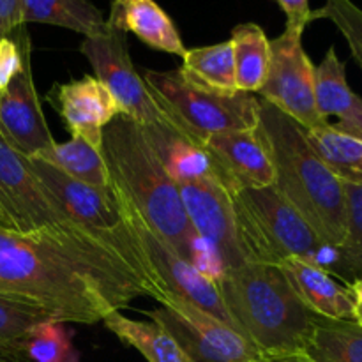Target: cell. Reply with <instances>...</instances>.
<instances>
[{"instance_id":"1","label":"cell","mask_w":362,"mask_h":362,"mask_svg":"<svg viewBox=\"0 0 362 362\" xmlns=\"http://www.w3.org/2000/svg\"><path fill=\"white\" fill-rule=\"evenodd\" d=\"M0 290L45 308L64 324H98L133 299L147 279L106 240L73 226L18 233L0 228Z\"/></svg>"},{"instance_id":"2","label":"cell","mask_w":362,"mask_h":362,"mask_svg":"<svg viewBox=\"0 0 362 362\" xmlns=\"http://www.w3.org/2000/svg\"><path fill=\"white\" fill-rule=\"evenodd\" d=\"M110 179L124 191L148 226L197 271L218 281L225 265L193 232L179 186L168 175L144 126L119 115L106 126L101 145Z\"/></svg>"},{"instance_id":"3","label":"cell","mask_w":362,"mask_h":362,"mask_svg":"<svg viewBox=\"0 0 362 362\" xmlns=\"http://www.w3.org/2000/svg\"><path fill=\"white\" fill-rule=\"evenodd\" d=\"M260 101V126L274 165V186L297 209L325 246L345 239L346 197L343 180L325 165L300 124Z\"/></svg>"},{"instance_id":"4","label":"cell","mask_w":362,"mask_h":362,"mask_svg":"<svg viewBox=\"0 0 362 362\" xmlns=\"http://www.w3.org/2000/svg\"><path fill=\"white\" fill-rule=\"evenodd\" d=\"M214 283L237 331L264 356H300L317 315L300 303L278 265L246 264Z\"/></svg>"},{"instance_id":"5","label":"cell","mask_w":362,"mask_h":362,"mask_svg":"<svg viewBox=\"0 0 362 362\" xmlns=\"http://www.w3.org/2000/svg\"><path fill=\"white\" fill-rule=\"evenodd\" d=\"M237 230L250 264L279 265L288 258L317 262L320 237L272 184L232 194Z\"/></svg>"},{"instance_id":"6","label":"cell","mask_w":362,"mask_h":362,"mask_svg":"<svg viewBox=\"0 0 362 362\" xmlns=\"http://www.w3.org/2000/svg\"><path fill=\"white\" fill-rule=\"evenodd\" d=\"M144 80L170 126L202 147L212 134L253 129L260 122V101L253 94L200 90L187 83L179 69L147 71Z\"/></svg>"},{"instance_id":"7","label":"cell","mask_w":362,"mask_h":362,"mask_svg":"<svg viewBox=\"0 0 362 362\" xmlns=\"http://www.w3.org/2000/svg\"><path fill=\"white\" fill-rule=\"evenodd\" d=\"M30 159V165L37 175L39 182L45 186V189L48 191V194L53 198L57 207L62 211V214L76 226L112 244L147 279L156 296L154 285L140 264L136 246H134L129 228L122 218L112 182L108 187H95L66 175L42 159ZM154 296H152V299H154Z\"/></svg>"},{"instance_id":"8","label":"cell","mask_w":362,"mask_h":362,"mask_svg":"<svg viewBox=\"0 0 362 362\" xmlns=\"http://www.w3.org/2000/svg\"><path fill=\"white\" fill-rule=\"evenodd\" d=\"M112 187L117 202H119L124 221H126L134 246H136L141 267L147 272L148 279L156 288L154 300L159 293H172V296L184 297L207 313H211L212 317L235 327L221 297H219L216 283L202 274L200 271H197L193 265L187 264L182 257H179L175 250H172L145 223L136 207L131 204L129 198L124 194V191L115 182H112Z\"/></svg>"},{"instance_id":"9","label":"cell","mask_w":362,"mask_h":362,"mask_svg":"<svg viewBox=\"0 0 362 362\" xmlns=\"http://www.w3.org/2000/svg\"><path fill=\"white\" fill-rule=\"evenodd\" d=\"M156 300L161 308L147 315L175 338L193 362H257L264 357L235 327L191 300L172 293H159Z\"/></svg>"},{"instance_id":"10","label":"cell","mask_w":362,"mask_h":362,"mask_svg":"<svg viewBox=\"0 0 362 362\" xmlns=\"http://www.w3.org/2000/svg\"><path fill=\"white\" fill-rule=\"evenodd\" d=\"M73 226L39 182L30 159L0 133V228L35 233Z\"/></svg>"},{"instance_id":"11","label":"cell","mask_w":362,"mask_h":362,"mask_svg":"<svg viewBox=\"0 0 362 362\" xmlns=\"http://www.w3.org/2000/svg\"><path fill=\"white\" fill-rule=\"evenodd\" d=\"M80 52L94 69L95 78L119 103L120 115L129 117L141 126H170L144 76L131 60L124 32L108 27L105 34L85 37Z\"/></svg>"},{"instance_id":"12","label":"cell","mask_w":362,"mask_h":362,"mask_svg":"<svg viewBox=\"0 0 362 362\" xmlns=\"http://www.w3.org/2000/svg\"><path fill=\"white\" fill-rule=\"evenodd\" d=\"M258 98L267 101L304 129L329 120L318 113L315 98V64L303 48V34L285 28L271 39V64Z\"/></svg>"},{"instance_id":"13","label":"cell","mask_w":362,"mask_h":362,"mask_svg":"<svg viewBox=\"0 0 362 362\" xmlns=\"http://www.w3.org/2000/svg\"><path fill=\"white\" fill-rule=\"evenodd\" d=\"M187 219L198 239L221 260L225 272L250 264L240 243L232 194L214 177L177 184Z\"/></svg>"},{"instance_id":"14","label":"cell","mask_w":362,"mask_h":362,"mask_svg":"<svg viewBox=\"0 0 362 362\" xmlns=\"http://www.w3.org/2000/svg\"><path fill=\"white\" fill-rule=\"evenodd\" d=\"M204 148L214 163L218 180L230 194L274 184V165L260 126L216 133L205 140Z\"/></svg>"},{"instance_id":"15","label":"cell","mask_w":362,"mask_h":362,"mask_svg":"<svg viewBox=\"0 0 362 362\" xmlns=\"http://www.w3.org/2000/svg\"><path fill=\"white\" fill-rule=\"evenodd\" d=\"M49 103L59 110L71 138H81L99 151L106 126L120 115L119 103L112 92L90 74L57 85L49 92Z\"/></svg>"},{"instance_id":"16","label":"cell","mask_w":362,"mask_h":362,"mask_svg":"<svg viewBox=\"0 0 362 362\" xmlns=\"http://www.w3.org/2000/svg\"><path fill=\"white\" fill-rule=\"evenodd\" d=\"M0 133L27 158L55 144L35 90L30 57L7 90L0 92Z\"/></svg>"},{"instance_id":"17","label":"cell","mask_w":362,"mask_h":362,"mask_svg":"<svg viewBox=\"0 0 362 362\" xmlns=\"http://www.w3.org/2000/svg\"><path fill=\"white\" fill-rule=\"evenodd\" d=\"M300 303L317 317L331 320H356V299L349 286L304 258H288L278 265Z\"/></svg>"},{"instance_id":"18","label":"cell","mask_w":362,"mask_h":362,"mask_svg":"<svg viewBox=\"0 0 362 362\" xmlns=\"http://www.w3.org/2000/svg\"><path fill=\"white\" fill-rule=\"evenodd\" d=\"M108 25L124 34L131 32L158 52L184 57L187 49L173 20L156 0H113Z\"/></svg>"},{"instance_id":"19","label":"cell","mask_w":362,"mask_h":362,"mask_svg":"<svg viewBox=\"0 0 362 362\" xmlns=\"http://www.w3.org/2000/svg\"><path fill=\"white\" fill-rule=\"evenodd\" d=\"M315 98L318 113L325 120L336 117V127L362 138V98L350 88L345 62L339 60L334 46L315 66Z\"/></svg>"},{"instance_id":"20","label":"cell","mask_w":362,"mask_h":362,"mask_svg":"<svg viewBox=\"0 0 362 362\" xmlns=\"http://www.w3.org/2000/svg\"><path fill=\"white\" fill-rule=\"evenodd\" d=\"M144 129L175 184L200 177L218 179L214 163L202 145H197L170 126H144Z\"/></svg>"},{"instance_id":"21","label":"cell","mask_w":362,"mask_h":362,"mask_svg":"<svg viewBox=\"0 0 362 362\" xmlns=\"http://www.w3.org/2000/svg\"><path fill=\"white\" fill-rule=\"evenodd\" d=\"M23 23L62 27L94 37L108 30V20L90 0H20Z\"/></svg>"},{"instance_id":"22","label":"cell","mask_w":362,"mask_h":362,"mask_svg":"<svg viewBox=\"0 0 362 362\" xmlns=\"http://www.w3.org/2000/svg\"><path fill=\"white\" fill-rule=\"evenodd\" d=\"M179 73L187 83L200 90L216 92V94L239 92L230 39L218 45L186 49Z\"/></svg>"},{"instance_id":"23","label":"cell","mask_w":362,"mask_h":362,"mask_svg":"<svg viewBox=\"0 0 362 362\" xmlns=\"http://www.w3.org/2000/svg\"><path fill=\"white\" fill-rule=\"evenodd\" d=\"M346 197V230L339 246H325L315 264L346 285L362 278V184L343 182Z\"/></svg>"},{"instance_id":"24","label":"cell","mask_w":362,"mask_h":362,"mask_svg":"<svg viewBox=\"0 0 362 362\" xmlns=\"http://www.w3.org/2000/svg\"><path fill=\"white\" fill-rule=\"evenodd\" d=\"M103 324L120 341L138 350L147 362H193L175 338L156 322L133 320L120 311H112L103 318Z\"/></svg>"},{"instance_id":"25","label":"cell","mask_w":362,"mask_h":362,"mask_svg":"<svg viewBox=\"0 0 362 362\" xmlns=\"http://www.w3.org/2000/svg\"><path fill=\"white\" fill-rule=\"evenodd\" d=\"M303 362H362V325L356 320H331L317 317Z\"/></svg>"},{"instance_id":"26","label":"cell","mask_w":362,"mask_h":362,"mask_svg":"<svg viewBox=\"0 0 362 362\" xmlns=\"http://www.w3.org/2000/svg\"><path fill=\"white\" fill-rule=\"evenodd\" d=\"M239 92L255 94L264 87L271 64V39L257 23H240L230 37Z\"/></svg>"},{"instance_id":"27","label":"cell","mask_w":362,"mask_h":362,"mask_svg":"<svg viewBox=\"0 0 362 362\" xmlns=\"http://www.w3.org/2000/svg\"><path fill=\"white\" fill-rule=\"evenodd\" d=\"M308 140L322 161L343 180L362 184V138L339 129L334 124L306 129Z\"/></svg>"},{"instance_id":"28","label":"cell","mask_w":362,"mask_h":362,"mask_svg":"<svg viewBox=\"0 0 362 362\" xmlns=\"http://www.w3.org/2000/svg\"><path fill=\"white\" fill-rule=\"evenodd\" d=\"M34 158L42 159L66 175L73 177L80 182L90 184V186L108 187L112 182L103 152L88 145L81 138H71L69 141H64V144L55 141Z\"/></svg>"},{"instance_id":"29","label":"cell","mask_w":362,"mask_h":362,"mask_svg":"<svg viewBox=\"0 0 362 362\" xmlns=\"http://www.w3.org/2000/svg\"><path fill=\"white\" fill-rule=\"evenodd\" d=\"M52 318V315L34 300L0 290V349L21 354V345L28 332Z\"/></svg>"},{"instance_id":"30","label":"cell","mask_w":362,"mask_h":362,"mask_svg":"<svg viewBox=\"0 0 362 362\" xmlns=\"http://www.w3.org/2000/svg\"><path fill=\"white\" fill-rule=\"evenodd\" d=\"M73 331L64 322L46 320L32 329L21 345L23 359L32 362H80V354L73 345Z\"/></svg>"},{"instance_id":"31","label":"cell","mask_w":362,"mask_h":362,"mask_svg":"<svg viewBox=\"0 0 362 362\" xmlns=\"http://www.w3.org/2000/svg\"><path fill=\"white\" fill-rule=\"evenodd\" d=\"M329 20L341 32L354 60L362 71V9L352 0H325L320 9L313 11L311 20Z\"/></svg>"},{"instance_id":"32","label":"cell","mask_w":362,"mask_h":362,"mask_svg":"<svg viewBox=\"0 0 362 362\" xmlns=\"http://www.w3.org/2000/svg\"><path fill=\"white\" fill-rule=\"evenodd\" d=\"M30 55L32 45L27 27L18 30L14 35L0 37V92L7 90Z\"/></svg>"},{"instance_id":"33","label":"cell","mask_w":362,"mask_h":362,"mask_svg":"<svg viewBox=\"0 0 362 362\" xmlns=\"http://www.w3.org/2000/svg\"><path fill=\"white\" fill-rule=\"evenodd\" d=\"M279 7L283 9L286 16V28L293 32H299V34H304L308 23L311 20V11L310 0H276Z\"/></svg>"},{"instance_id":"34","label":"cell","mask_w":362,"mask_h":362,"mask_svg":"<svg viewBox=\"0 0 362 362\" xmlns=\"http://www.w3.org/2000/svg\"><path fill=\"white\" fill-rule=\"evenodd\" d=\"M25 28L20 0H0V37L14 35Z\"/></svg>"},{"instance_id":"35","label":"cell","mask_w":362,"mask_h":362,"mask_svg":"<svg viewBox=\"0 0 362 362\" xmlns=\"http://www.w3.org/2000/svg\"><path fill=\"white\" fill-rule=\"evenodd\" d=\"M0 362H23V356L14 350L0 349Z\"/></svg>"},{"instance_id":"36","label":"cell","mask_w":362,"mask_h":362,"mask_svg":"<svg viewBox=\"0 0 362 362\" xmlns=\"http://www.w3.org/2000/svg\"><path fill=\"white\" fill-rule=\"evenodd\" d=\"M346 286H349V290L352 292L354 299H356L357 303H362V278L356 279V281H352L350 285H346Z\"/></svg>"},{"instance_id":"37","label":"cell","mask_w":362,"mask_h":362,"mask_svg":"<svg viewBox=\"0 0 362 362\" xmlns=\"http://www.w3.org/2000/svg\"><path fill=\"white\" fill-rule=\"evenodd\" d=\"M257 362H300L299 357H267L264 356Z\"/></svg>"},{"instance_id":"38","label":"cell","mask_w":362,"mask_h":362,"mask_svg":"<svg viewBox=\"0 0 362 362\" xmlns=\"http://www.w3.org/2000/svg\"><path fill=\"white\" fill-rule=\"evenodd\" d=\"M356 322H359L362 325V303H357V300H356Z\"/></svg>"},{"instance_id":"39","label":"cell","mask_w":362,"mask_h":362,"mask_svg":"<svg viewBox=\"0 0 362 362\" xmlns=\"http://www.w3.org/2000/svg\"><path fill=\"white\" fill-rule=\"evenodd\" d=\"M300 362H303V361H300Z\"/></svg>"}]
</instances>
